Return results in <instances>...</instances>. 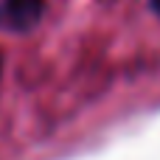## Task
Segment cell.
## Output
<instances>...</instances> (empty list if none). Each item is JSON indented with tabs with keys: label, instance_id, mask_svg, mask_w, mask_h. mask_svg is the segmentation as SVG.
<instances>
[{
	"label": "cell",
	"instance_id": "obj_1",
	"mask_svg": "<svg viewBox=\"0 0 160 160\" xmlns=\"http://www.w3.org/2000/svg\"><path fill=\"white\" fill-rule=\"evenodd\" d=\"M45 14V0H3L0 3V28L11 34H25L37 28Z\"/></svg>",
	"mask_w": 160,
	"mask_h": 160
},
{
	"label": "cell",
	"instance_id": "obj_2",
	"mask_svg": "<svg viewBox=\"0 0 160 160\" xmlns=\"http://www.w3.org/2000/svg\"><path fill=\"white\" fill-rule=\"evenodd\" d=\"M149 6L155 8V14H160V0H149Z\"/></svg>",
	"mask_w": 160,
	"mask_h": 160
},
{
	"label": "cell",
	"instance_id": "obj_3",
	"mask_svg": "<svg viewBox=\"0 0 160 160\" xmlns=\"http://www.w3.org/2000/svg\"><path fill=\"white\" fill-rule=\"evenodd\" d=\"M0 73H3V53H0Z\"/></svg>",
	"mask_w": 160,
	"mask_h": 160
}]
</instances>
